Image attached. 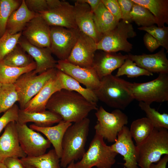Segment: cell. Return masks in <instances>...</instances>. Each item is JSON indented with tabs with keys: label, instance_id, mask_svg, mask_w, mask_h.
Listing matches in <instances>:
<instances>
[{
	"label": "cell",
	"instance_id": "12",
	"mask_svg": "<svg viewBox=\"0 0 168 168\" xmlns=\"http://www.w3.org/2000/svg\"><path fill=\"white\" fill-rule=\"evenodd\" d=\"M96 50V43L94 40L80 31L77 42L66 60L80 67H91Z\"/></svg>",
	"mask_w": 168,
	"mask_h": 168
},
{
	"label": "cell",
	"instance_id": "29",
	"mask_svg": "<svg viewBox=\"0 0 168 168\" xmlns=\"http://www.w3.org/2000/svg\"><path fill=\"white\" fill-rule=\"evenodd\" d=\"M57 75L62 83L63 89L76 92L88 101L97 103L98 100L93 90L84 88L72 78L58 69Z\"/></svg>",
	"mask_w": 168,
	"mask_h": 168
},
{
	"label": "cell",
	"instance_id": "34",
	"mask_svg": "<svg viewBox=\"0 0 168 168\" xmlns=\"http://www.w3.org/2000/svg\"><path fill=\"white\" fill-rule=\"evenodd\" d=\"M18 100L14 84H2L0 90V114L7 111Z\"/></svg>",
	"mask_w": 168,
	"mask_h": 168
},
{
	"label": "cell",
	"instance_id": "47",
	"mask_svg": "<svg viewBox=\"0 0 168 168\" xmlns=\"http://www.w3.org/2000/svg\"><path fill=\"white\" fill-rule=\"evenodd\" d=\"M87 4L90 7L91 10L94 12L101 2V0H82Z\"/></svg>",
	"mask_w": 168,
	"mask_h": 168
},
{
	"label": "cell",
	"instance_id": "2",
	"mask_svg": "<svg viewBox=\"0 0 168 168\" xmlns=\"http://www.w3.org/2000/svg\"><path fill=\"white\" fill-rule=\"evenodd\" d=\"M131 83L111 74L102 78L93 91L98 100L110 107L124 110L134 100Z\"/></svg>",
	"mask_w": 168,
	"mask_h": 168
},
{
	"label": "cell",
	"instance_id": "51",
	"mask_svg": "<svg viewBox=\"0 0 168 168\" xmlns=\"http://www.w3.org/2000/svg\"><path fill=\"white\" fill-rule=\"evenodd\" d=\"M2 84L0 82V90L2 87Z\"/></svg>",
	"mask_w": 168,
	"mask_h": 168
},
{
	"label": "cell",
	"instance_id": "49",
	"mask_svg": "<svg viewBox=\"0 0 168 168\" xmlns=\"http://www.w3.org/2000/svg\"><path fill=\"white\" fill-rule=\"evenodd\" d=\"M25 168H36V167L29 165H25Z\"/></svg>",
	"mask_w": 168,
	"mask_h": 168
},
{
	"label": "cell",
	"instance_id": "8",
	"mask_svg": "<svg viewBox=\"0 0 168 168\" xmlns=\"http://www.w3.org/2000/svg\"><path fill=\"white\" fill-rule=\"evenodd\" d=\"M134 99L150 105L168 101V73H159L155 79L146 82L131 83Z\"/></svg>",
	"mask_w": 168,
	"mask_h": 168
},
{
	"label": "cell",
	"instance_id": "48",
	"mask_svg": "<svg viewBox=\"0 0 168 168\" xmlns=\"http://www.w3.org/2000/svg\"><path fill=\"white\" fill-rule=\"evenodd\" d=\"M74 161H73L69 164L66 168H74Z\"/></svg>",
	"mask_w": 168,
	"mask_h": 168
},
{
	"label": "cell",
	"instance_id": "6",
	"mask_svg": "<svg viewBox=\"0 0 168 168\" xmlns=\"http://www.w3.org/2000/svg\"><path fill=\"white\" fill-rule=\"evenodd\" d=\"M33 71L22 74L13 84L21 110L49 80L56 76L58 69L52 68L38 74Z\"/></svg>",
	"mask_w": 168,
	"mask_h": 168
},
{
	"label": "cell",
	"instance_id": "50",
	"mask_svg": "<svg viewBox=\"0 0 168 168\" xmlns=\"http://www.w3.org/2000/svg\"><path fill=\"white\" fill-rule=\"evenodd\" d=\"M0 168H6L3 162L0 163Z\"/></svg>",
	"mask_w": 168,
	"mask_h": 168
},
{
	"label": "cell",
	"instance_id": "36",
	"mask_svg": "<svg viewBox=\"0 0 168 168\" xmlns=\"http://www.w3.org/2000/svg\"><path fill=\"white\" fill-rule=\"evenodd\" d=\"M139 106L146 113L147 117L152 123L155 128H162L168 129V114H161L152 108L150 105L139 101Z\"/></svg>",
	"mask_w": 168,
	"mask_h": 168
},
{
	"label": "cell",
	"instance_id": "24",
	"mask_svg": "<svg viewBox=\"0 0 168 168\" xmlns=\"http://www.w3.org/2000/svg\"><path fill=\"white\" fill-rule=\"evenodd\" d=\"M62 120L59 115L49 110L40 112H29L19 109L16 122L20 124L33 122L38 126L47 127L58 123Z\"/></svg>",
	"mask_w": 168,
	"mask_h": 168
},
{
	"label": "cell",
	"instance_id": "39",
	"mask_svg": "<svg viewBox=\"0 0 168 168\" xmlns=\"http://www.w3.org/2000/svg\"><path fill=\"white\" fill-rule=\"evenodd\" d=\"M138 29L145 31L156 39L160 45L168 51V27H160L153 25L148 27H140Z\"/></svg>",
	"mask_w": 168,
	"mask_h": 168
},
{
	"label": "cell",
	"instance_id": "21",
	"mask_svg": "<svg viewBox=\"0 0 168 168\" xmlns=\"http://www.w3.org/2000/svg\"><path fill=\"white\" fill-rule=\"evenodd\" d=\"M63 89V85L57 74L55 77L49 80L26 104L23 110L29 112L44 111L46 110V105L51 96Z\"/></svg>",
	"mask_w": 168,
	"mask_h": 168
},
{
	"label": "cell",
	"instance_id": "9",
	"mask_svg": "<svg viewBox=\"0 0 168 168\" xmlns=\"http://www.w3.org/2000/svg\"><path fill=\"white\" fill-rule=\"evenodd\" d=\"M97 122L95 126L96 133L110 142H114L118 133L128 123V117L121 110L115 109L111 113L102 106L96 110Z\"/></svg>",
	"mask_w": 168,
	"mask_h": 168
},
{
	"label": "cell",
	"instance_id": "38",
	"mask_svg": "<svg viewBox=\"0 0 168 168\" xmlns=\"http://www.w3.org/2000/svg\"><path fill=\"white\" fill-rule=\"evenodd\" d=\"M21 34V32L11 34L6 30L0 37V61L2 60L15 48Z\"/></svg>",
	"mask_w": 168,
	"mask_h": 168
},
{
	"label": "cell",
	"instance_id": "7",
	"mask_svg": "<svg viewBox=\"0 0 168 168\" xmlns=\"http://www.w3.org/2000/svg\"><path fill=\"white\" fill-rule=\"evenodd\" d=\"M136 35L132 25L121 20L114 29L102 35L96 43L97 49L108 53L129 52L133 45L127 40Z\"/></svg>",
	"mask_w": 168,
	"mask_h": 168
},
{
	"label": "cell",
	"instance_id": "40",
	"mask_svg": "<svg viewBox=\"0 0 168 168\" xmlns=\"http://www.w3.org/2000/svg\"><path fill=\"white\" fill-rule=\"evenodd\" d=\"M19 109L18 105L15 104L0 117V133L9 123L17 121Z\"/></svg>",
	"mask_w": 168,
	"mask_h": 168
},
{
	"label": "cell",
	"instance_id": "33",
	"mask_svg": "<svg viewBox=\"0 0 168 168\" xmlns=\"http://www.w3.org/2000/svg\"><path fill=\"white\" fill-rule=\"evenodd\" d=\"M131 15L132 21L140 27H148L156 24L153 15L147 8L140 5L134 3Z\"/></svg>",
	"mask_w": 168,
	"mask_h": 168
},
{
	"label": "cell",
	"instance_id": "20",
	"mask_svg": "<svg viewBox=\"0 0 168 168\" xmlns=\"http://www.w3.org/2000/svg\"><path fill=\"white\" fill-rule=\"evenodd\" d=\"M165 49L152 54H128V58L139 67L152 73H168V59Z\"/></svg>",
	"mask_w": 168,
	"mask_h": 168
},
{
	"label": "cell",
	"instance_id": "13",
	"mask_svg": "<svg viewBox=\"0 0 168 168\" xmlns=\"http://www.w3.org/2000/svg\"><path fill=\"white\" fill-rule=\"evenodd\" d=\"M56 68L83 84L87 88L94 91L100 84V80L92 67H82L66 60H59Z\"/></svg>",
	"mask_w": 168,
	"mask_h": 168
},
{
	"label": "cell",
	"instance_id": "18",
	"mask_svg": "<svg viewBox=\"0 0 168 168\" xmlns=\"http://www.w3.org/2000/svg\"><path fill=\"white\" fill-rule=\"evenodd\" d=\"M27 156L20 145L16 122H11L0 137V163L8 157L22 158Z\"/></svg>",
	"mask_w": 168,
	"mask_h": 168
},
{
	"label": "cell",
	"instance_id": "3",
	"mask_svg": "<svg viewBox=\"0 0 168 168\" xmlns=\"http://www.w3.org/2000/svg\"><path fill=\"white\" fill-rule=\"evenodd\" d=\"M90 124V120L86 117L72 124L66 130L62 142L61 167L65 168L72 162L82 157L86 152Z\"/></svg>",
	"mask_w": 168,
	"mask_h": 168
},
{
	"label": "cell",
	"instance_id": "17",
	"mask_svg": "<svg viewBox=\"0 0 168 168\" xmlns=\"http://www.w3.org/2000/svg\"><path fill=\"white\" fill-rule=\"evenodd\" d=\"M18 44L33 58L36 64L35 73L40 74L47 70L56 68L57 61L52 55L49 48L39 47L30 44L25 38H20Z\"/></svg>",
	"mask_w": 168,
	"mask_h": 168
},
{
	"label": "cell",
	"instance_id": "32",
	"mask_svg": "<svg viewBox=\"0 0 168 168\" xmlns=\"http://www.w3.org/2000/svg\"><path fill=\"white\" fill-rule=\"evenodd\" d=\"M17 45L2 61L6 65L13 67L22 68L28 66L34 61L19 44V46Z\"/></svg>",
	"mask_w": 168,
	"mask_h": 168
},
{
	"label": "cell",
	"instance_id": "35",
	"mask_svg": "<svg viewBox=\"0 0 168 168\" xmlns=\"http://www.w3.org/2000/svg\"><path fill=\"white\" fill-rule=\"evenodd\" d=\"M22 1L0 0V37L6 30L8 20L11 14L17 9Z\"/></svg>",
	"mask_w": 168,
	"mask_h": 168
},
{
	"label": "cell",
	"instance_id": "30",
	"mask_svg": "<svg viewBox=\"0 0 168 168\" xmlns=\"http://www.w3.org/2000/svg\"><path fill=\"white\" fill-rule=\"evenodd\" d=\"M36 68L35 61L26 67L18 68L7 65L0 61V82L2 84H14L21 75L34 70Z\"/></svg>",
	"mask_w": 168,
	"mask_h": 168
},
{
	"label": "cell",
	"instance_id": "41",
	"mask_svg": "<svg viewBox=\"0 0 168 168\" xmlns=\"http://www.w3.org/2000/svg\"><path fill=\"white\" fill-rule=\"evenodd\" d=\"M119 4L121 15V20L124 21L132 22L131 12L134 2L132 0H117Z\"/></svg>",
	"mask_w": 168,
	"mask_h": 168
},
{
	"label": "cell",
	"instance_id": "44",
	"mask_svg": "<svg viewBox=\"0 0 168 168\" xmlns=\"http://www.w3.org/2000/svg\"><path fill=\"white\" fill-rule=\"evenodd\" d=\"M143 40L146 47L151 52H153L161 46L158 41L147 33H146L144 35Z\"/></svg>",
	"mask_w": 168,
	"mask_h": 168
},
{
	"label": "cell",
	"instance_id": "28",
	"mask_svg": "<svg viewBox=\"0 0 168 168\" xmlns=\"http://www.w3.org/2000/svg\"><path fill=\"white\" fill-rule=\"evenodd\" d=\"M60 159L54 149L39 156H26L21 158L25 165L36 168H61Z\"/></svg>",
	"mask_w": 168,
	"mask_h": 168
},
{
	"label": "cell",
	"instance_id": "23",
	"mask_svg": "<svg viewBox=\"0 0 168 168\" xmlns=\"http://www.w3.org/2000/svg\"><path fill=\"white\" fill-rule=\"evenodd\" d=\"M72 123L61 120L54 126L47 127L38 126L31 124L29 128L44 134L52 144L57 155L60 159L62 154V142L64 134Z\"/></svg>",
	"mask_w": 168,
	"mask_h": 168
},
{
	"label": "cell",
	"instance_id": "43",
	"mask_svg": "<svg viewBox=\"0 0 168 168\" xmlns=\"http://www.w3.org/2000/svg\"><path fill=\"white\" fill-rule=\"evenodd\" d=\"M106 8L118 21L121 20L120 8L117 0H101Z\"/></svg>",
	"mask_w": 168,
	"mask_h": 168
},
{
	"label": "cell",
	"instance_id": "10",
	"mask_svg": "<svg viewBox=\"0 0 168 168\" xmlns=\"http://www.w3.org/2000/svg\"><path fill=\"white\" fill-rule=\"evenodd\" d=\"M79 33L78 28L51 27L50 49L52 54L59 60H66L77 42Z\"/></svg>",
	"mask_w": 168,
	"mask_h": 168
},
{
	"label": "cell",
	"instance_id": "19",
	"mask_svg": "<svg viewBox=\"0 0 168 168\" xmlns=\"http://www.w3.org/2000/svg\"><path fill=\"white\" fill-rule=\"evenodd\" d=\"M74 6L75 21L79 30L91 37L97 43L102 35L96 29L93 20V12L90 7L82 0H77Z\"/></svg>",
	"mask_w": 168,
	"mask_h": 168
},
{
	"label": "cell",
	"instance_id": "16",
	"mask_svg": "<svg viewBox=\"0 0 168 168\" xmlns=\"http://www.w3.org/2000/svg\"><path fill=\"white\" fill-rule=\"evenodd\" d=\"M129 129L124 126L118 133L117 139L111 146L112 150L123 157L126 168H139L137 162L136 146L132 140Z\"/></svg>",
	"mask_w": 168,
	"mask_h": 168
},
{
	"label": "cell",
	"instance_id": "37",
	"mask_svg": "<svg viewBox=\"0 0 168 168\" xmlns=\"http://www.w3.org/2000/svg\"><path fill=\"white\" fill-rule=\"evenodd\" d=\"M126 75L128 77H136L142 76H150L153 73L141 68L128 58L118 69L115 75L117 77Z\"/></svg>",
	"mask_w": 168,
	"mask_h": 168
},
{
	"label": "cell",
	"instance_id": "25",
	"mask_svg": "<svg viewBox=\"0 0 168 168\" xmlns=\"http://www.w3.org/2000/svg\"><path fill=\"white\" fill-rule=\"evenodd\" d=\"M37 14L30 11L26 6L25 0H22L19 8L14 11L9 17L6 30L11 34L21 32Z\"/></svg>",
	"mask_w": 168,
	"mask_h": 168
},
{
	"label": "cell",
	"instance_id": "5",
	"mask_svg": "<svg viewBox=\"0 0 168 168\" xmlns=\"http://www.w3.org/2000/svg\"><path fill=\"white\" fill-rule=\"evenodd\" d=\"M101 136L95 133L88 149L81 160L74 164V168H111L118 154L107 145Z\"/></svg>",
	"mask_w": 168,
	"mask_h": 168
},
{
	"label": "cell",
	"instance_id": "31",
	"mask_svg": "<svg viewBox=\"0 0 168 168\" xmlns=\"http://www.w3.org/2000/svg\"><path fill=\"white\" fill-rule=\"evenodd\" d=\"M154 126L147 117L137 119L132 123L129 129L131 135L134 140L136 145L145 140L152 131Z\"/></svg>",
	"mask_w": 168,
	"mask_h": 168
},
{
	"label": "cell",
	"instance_id": "14",
	"mask_svg": "<svg viewBox=\"0 0 168 168\" xmlns=\"http://www.w3.org/2000/svg\"><path fill=\"white\" fill-rule=\"evenodd\" d=\"M39 13L50 26L78 28L75 21L73 5L64 1L53 8Z\"/></svg>",
	"mask_w": 168,
	"mask_h": 168
},
{
	"label": "cell",
	"instance_id": "15",
	"mask_svg": "<svg viewBox=\"0 0 168 168\" xmlns=\"http://www.w3.org/2000/svg\"><path fill=\"white\" fill-rule=\"evenodd\" d=\"M51 27L37 13L27 24L22 34L24 38L33 45L50 48Z\"/></svg>",
	"mask_w": 168,
	"mask_h": 168
},
{
	"label": "cell",
	"instance_id": "22",
	"mask_svg": "<svg viewBox=\"0 0 168 168\" xmlns=\"http://www.w3.org/2000/svg\"><path fill=\"white\" fill-rule=\"evenodd\" d=\"M128 58L127 54L104 52L95 55L92 67L101 80L104 77L112 74L114 71L119 68Z\"/></svg>",
	"mask_w": 168,
	"mask_h": 168
},
{
	"label": "cell",
	"instance_id": "26",
	"mask_svg": "<svg viewBox=\"0 0 168 168\" xmlns=\"http://www.w3.org/2000/svg\"><path fill=\"white\" fill-rule=\"evenodd\" d=\"M148 9L155 17L157 26L168 24V0H132Z\"/></svg>",
	"mask_w": 168,
	"mask_h": 168
},
{
	"label": "cell",
	"instance_id": "46",
	"mask_svg": "<svg viewBox=\"0 0 168 168\" xmlns=\"http://www.w3.org/2000/svg\"><path fill=\"white\" fill-rule=\"evenodd\" d=\"M168 161V154L164 156L158 161L156 164H152L150 168H166Z\"/></svg>",
	"mask_w": 168,
	"mask_h": 168
},
{
	"label": "cell",
	"instance_id": "1",
	"mask_svg": "<svg viewBox=\"0 0 168 168\" xmlns=\"http://www.w3.org/2000/svg\"><path fill=\"white\" fill-rule=\"evenodd\" d=\"M96 103L90 102L73 91L63 89L54 93L49 100L46 109L59 115L70 123L80 121L89 113L98 109Z\"/></svg>",
	"mask_w": 168,
	"mask_h": 168
},
{
	"label": "cell",
	"instance_id": "42",
	"mask_svg": "<svg viewBox=\"0 0 168 168\" xmlns=\"http://www.w3.org/2000/svg\"><path fill=\"white\" fill-rule=\"evenodd\" d=\"M25 2L31 11L39 13L48 10L46 0H25Z\"/></svg>",
	"mask_w": 168,
	"mask_h": 168
},
{
	"label": "cell",
	"instance_id": "27",
	"mask_svg": "<svg viewBox=\"0 0 168 168\" xmlns=\"http://www.w3.org/2000/svg\"><path fill=\"white\" fill-rule=\"evenodd\" d=\"M93 14L96 29L102 35L114 29L119 21L111 13L102 1L94 11Z\"/></svg>",
	"mask_w": 168,
	"mask_h": 168
},
{
	"label": "cell",
	"instance_id": "11",
	"mask_svg": "<svg viewBox=\"0 0 168 168\" xmlns=\"http://www.w3.org/2000/svg\"><path fill=\"white\" fill-rule=\"evenodd\" d=\"M20 146L28 156H36L45 153L51 143L40 133L31 129L26 124L16 122Z\"/></svg>",
	"mask_w": 168,
	"mask_h": 168
},
{
	"label": "cell",
	"instance_id": "45",
	"mask_svg": "<svg viewBox=\"0 0 168 168\" xmlns=\"http://www.w3.org/2000/svg\"><path fill=\"white\" fill-rule=\"evenodd\" d=\"M6 168H25V166L19 158L8 157L3 162Z\"/></svg>",
	"mask_w": 168,
	"mask_h": 168
},
{
	"label": "cell",
	"instance_id": "4",
	"mask_svg": "<svg viewBox=\"0 0 168 168\" xmlns=\"http://www.w3.org/2000/svg\"><path fill=\"white\" fill-rule=\"evenodd\" d=\"M136 146L137 162L141 168H150L164 154H168V129L155 128L149 137Z\"/></svg>",
	"mask_w": 168,
	"mask_h": 168
}]
</instances>
